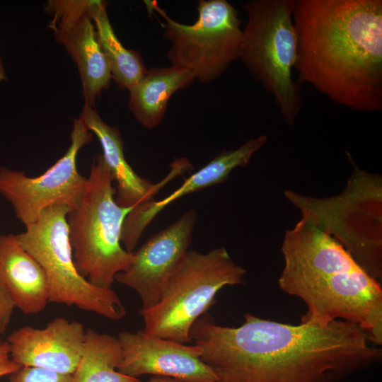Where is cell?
<instances>
[{
  "label": "cell",
  "mask_w": 382,
  "mask_h": 382,
  "mask_svg": "<svg viewBox=\"0 0 382 382\" xmlns=\"http://www.w3.org/2000/svg\"><path fill=\"white\" fill-rule=\"evenodd\" d=\"M145 2L164 19L163 37L170 44L167 57L171 65L190 71L201 83H210L239 59L241 21L226 0L199 1L198 18L191 25L172 19L156 1Z\"/></svg>",
  "instance_id": "9c48e42d"
},
{
  "label": "cell",
  "mask_w": 382,
  "mask_h": 382,
  "mask_svg": "<svg viewBox=\"0 0 382 382\" xmlns=\"http://www.w3.org/2000/svg\"><path fill=\"white\" fill-rule=\"evenodd\" d=\"M267 136L261 134L250 139L232 150H224L206 166L185 180L183 184L168 197L154 201L141 209L130 212L126 216L122 229L121 243L125 249L133 253L146 226L165 207L184 195L227 180L231 172L245 166L254 154L267 142Z\"/></svg>",
  "instance_id": "2e32d148"
},
{
  "label": "cell",
  "mask_w": 382,
  "mask_h": 382,
  "mask_svg": "<svg viewBox=\"0 0 382 382\" xmlns=\"http://www.w3.org/2000/svg\"><path fill=\"white\" fill-rule=\"evenodd\" d=\"M122 359L117 371L137 378L144 375L183 382H216L213 371L199 358V346L149 335L143 330L122 331L117 337Z\"/></svg>",
  "instance_id": "7c38bea8"
},
{
  "label": "cell",
  "mask_w": 382,
  "mask_h": 382,
  "mask_svg": "<svg viewBox=\"0 0 382 382\" xmlns=\"http://www.w3.org/2000/svg\"><path fill=\"white\" fill-rule=\"evenodd\" d=\"M106 6L104 1H91L90 15L112 79L120 88L129 90L147 69L139 53L125 48L116 36L108 18Z\"/></svg>",
  "instance_id": "d6986e66"
},
{
  "label": "cell",
  "mask_w": 382,
  "mask_h": 382,
  "mask_svg": "<svg viewBox=\"0 0 382 382\" xmlns=\"http://www.w3.org/2000/svg\"><path fill=\"white\" fill-rule=\"evenodd\" d=\"M195 79L192 72L183 67L152 68L129 90L128 107L144 127H156L164 117L170 97Z\"/></svg>",
  "instance_id": "ac0fdd59"
},
{
  "label": "cell",
  "mask_w": 382,
  "mask_h": 382,
  "mask_svg": "<svg viewBox=\"0 0 382 382\" xmlns=\"http://www.w3.org/2000/svg\"><path fill=\"white\" fill-rule=\"evenodd\" d=\"M246 270L224 248L202 253L188 250L158 302L143 310L144 332L180 343L192 342V324L207 313L224 286L243 284Z\"/></svg>",
  "instance_id": "52a82bcc"
},
{
  "label": "cell",
  "mask_w": 382,
  "mask_h": 382,
  "mask_svg": "<svg viewBox=\"0 0 382 382\" xmlns=\"http://www.w3.org/2000/svg\"><path fill=\"white\" fill-rule=\"evenodd\" d=\"M79 118L100 141L103 158L116 183L115 202L121 207L132 212L141 209L154 201V195L164 185L192 167L186 158H176L167 177L154 184L137 174L127 163L117 127L105 123L94 108L83 105Z\"/></svg>",
  "instance_id": "9a60e30c"
},
{
  "label": "cell",
  "mask_w": 382,
  "mask_h": 382,
  "mask_svg": "<svg viewBox=\"0 0 382 382\" xmlns=\"http://www.w3.org/2000/svg\"><path fill=\"white\" fill-rule=\"evenodd\" d=\"M294 0H250L242 29L239 59L270 95L284 122L293 125L301 110L300 86L292 76L296 60Z\"/></svg>",
  "instance_id": "8992f818"
},
{
  "label": "cell",
  "mask_w": 382,
  "mask_h": 382,
  "mask_svg": "<svg viewBox=\"0 0 382 382\" xmlns=\"http://www.w3.org/2000/svg\"><path fill=\"white\" fill-rule=\"evenodd\" d=\"M69 212L59 205L45 209L35 222L16 235L18 242L44 270L49 302L76 306L110 320L122 319L126 309L117 293L92 284L76 268L69 237Z\"/></svg>",
  "instance_id": "ba28073f"
},
{
  "label": "cell",
  "mask_w": 382,
  "mask_h": 382,
  "mask_svg": "<svg viewBox=\"0 0 382 382\" xmlns=\"http://www.w3.org/2000/svg\"><path fill=\"white\" fill-rule=\"evenodd\" d=\"M354 170L342 192L319 198L291 190L284 197L327 233L373 278L382 279V179L360 169L346 152Z\"/></svg>",
  "instance_id": "277c9868"
},
{
  "label": "cell",
  "mask_w": 382,
  "mask_h": 382,
  "mask_svg": "<svg viewBox=\"0 0 382 382\" xmlns=\"http://www.w3.org/2000/svg\"><path fill=\"white\" fill-rule=\"evenodd\" d=\"M298 83L354 111L382 110V1L294 0Z\"/></svg>",
  "instance_id": "7a4b0ae2"
},
{
  "label": "cell",
  "mask_w": 382,
  "mask_h": 382,
  "mask_svg": "<svg viewBox=\"0 0 382 382\" xmlns=\"http://www.w3.org/2000/svg\"><path fill=\"white\" fill-rule=\"evenodd\" d=\"M122 348L117 337L87 328L83 352L72 382H140L117 371Z\"/></svg>",
  "instance_id": "ffe728a7"
},
{
  "label": "cell",
  "mask_w": 382,
  "mask_h": 382,
  "mask_svg": "<svg viewBox=\"0 0 382 382\" xmlns=\"http://www.w3.org/2000/svg\"><path fill=\"white\" fill-rule=\"evenodd\" d=\"M113 178L102 154L93 160L79 205L67 215L69 237L79 273L92 284L111 288L132 262L121 245L124 221L132 209L115 202Z\"/></svg>",
  "instance_id": "5b68a950"
},
{
  "label": "cell",
  "mask_w": 382,
  "mask_h": 382,
  "mask_svg": "<svg viewBox=\"0 0 382 382\" xmlns=\"http://www.w3.org/2000/svg\"><path fill=\"white\" fill-rule=\"evenodd\" d=\"M15 308L9 294L0 284V338L10 323Z\"/></svg>",
  "instance_id": "7402d4cb"
},
{
  "label": "cell",
  "mask_w": 382,
  "mask_h": 382,
  "mask_svg": "<svg viewBox=\"0 0 382 382\" xmlns=\"http://www.w3.org/2000/svg\"><path fill=\"white\" fill-rule=\"evenodd\" d=\"M0 284L25 314L38 313L49 303L44 270L11 233L0 234Z\"/></svg>",
  "instance_id": "e0dca14e"
},
{
  "label": "cell",
  "mask_w": 382,
  "mask_h": 382,
  "mask_svg": "<svg viewBox=\"0 0 382 382\" xmlns=\"http://www.w3.org/2000/svg\"><path fill=\"white\" fill-rule=\"evenodd\" d=\"M86 330L82 323L57 317L43 328L23 326L7 337L11 360L72 375L82 355Z\"/></svg>",
  "instance_id": "5bb4252c"
},
{
  "label": "cell",
  "mask_w": 382,
  "mask_h": 382,
  "mask_svg": "<svg viewBox=\"0 0 382 382\" xmlns=\"http://www.w3.org/2000/svg\"><path fill=\"white\" fill-rule=\"evenodd\" d=\"M190 337L216 382H337L382 359L364 330L342 320L292 325L245 313L228 327L206 313Z\"/></svg>",
  "instance_id": "6da1fadb"
},
{
  "label": "cell",
  "mask_w": 382,
  "mask_h": 382,
  "mask_svg": "<svg viewBox=\"0 0 382 382\" xmlns=\"http://www.w3.org/2000/svg\"><path fill=\"white\" fill-rule=\"evenodd\" d=\"M280 289L307 307L301 323L326 325L342 320L382 345V289L335 239L302 216L281 247Z\"/></svg>",
  "instance_id": "3957f363"
},
{
  "label": "cell",
  "mask_w": 382,
  "mask_h": 382,
  "mask_svg": "<svg viewBox=\"0 0 382 382\" xmlns=\"http://www.w3.org/2000/svg\"><path fill=\"white\" fill-rule=\"evenodd\" d=\"M9 382H72V376L38 367L21 366L10 375Z\"/></svg>",
  "instance_id": "44dd1931"
},
{
  "label": "cell",
  "mask_w": 382,
  "mask_h": 382,
  "mask_svg": "<svg viewBox=\"0 0 382 382\" xmlns=\"http://www.w3.org/2000/svg\"><path fill=\"white\" fill-rule=\"evenodd\" d=\"M7 80V76L0 56V82Z\"/></svg>",
  "instance_id": "d4e9b609"
},
{
  "label": "cell",
  "mask_w": 382,
  "mask_h": 382,
  "mask_svg": "<svg viewBox=\"0 0 382 382\" xmlns=\"http://www.w3.org/2000/svg\"><path fill=\"white\" fill-rule=\"evenodd\" d=\"M196 221L195 209L185 212L134 251L129 267L116 275L115 281L137 293L142 304L141 309H149L158 302L168 280L188 251Z\"/></svg>",
  "instance_id": "8fae6325"
},
{
  "label": "cell",
  "mask_w": 382,
  "mask_h": 382,
  "mask_svg": "<svg viewBox=\"0 0 382 382\" xmlns=\"http://www.w3.org/2000/svg\"><path fill=\"white\" fill-rule=\"evenodd\" d=\"M20 368L21 366L11 359L8 342L0 338V377L11 375Z\"/></svg>",
  "instance_id": "603a6c76"
},
{
  "label": "cell",
  "mask_w": 382,
  "mask_h": 382,
  "mask_svg": "<svg viewBox=\"0 0 382 382\" xmlns=\"http://www.w3.org/2000/svg\"><path fill=\"white\" fill-rule=\"evenodd\" d=\"M146 382H183L179 380L168 377H162V376H151Z\"/></svg>",
  "instance_id": "cb8c5ba5"
},
{
  "label": "cell",
  "mask_w": 382,
  "mask_h": 382,
  "mask_svg": "<svg viewBox=\"0 0 382 382\" xmlns=\"http://www.w3.org/2000/svg\"><path fill=\"white\" fill-rule=\"evenodd\" d=\"M70 139L64 155L39 176L29 177L21 170L0 168V194L25 226L35 222L48 207L65 206L71 211L79 205L87 178L78 170L77 155L93 139L92 132L79 117L73 120Z\"/></svg>",
  "instance_id": "30bf717a"
},
{
  "label": "cell",
  "mask_w": 382,
  "mask_h": 382,
  "mask_svg": "<svg viewBox=\"0 0 382 382\" xmlns=\"http://www.w3.org/2000/svg\"><path fill=\"white\" fill-rule=\"evenodd\" d=\"M90 3L85 1L57 10L48 26L77 66L83 105L94 108L96 99L110 86L112 76L97 39Z\"/></svg>",
  "instance_id": "4fadbf2b"
}]
</instances>
